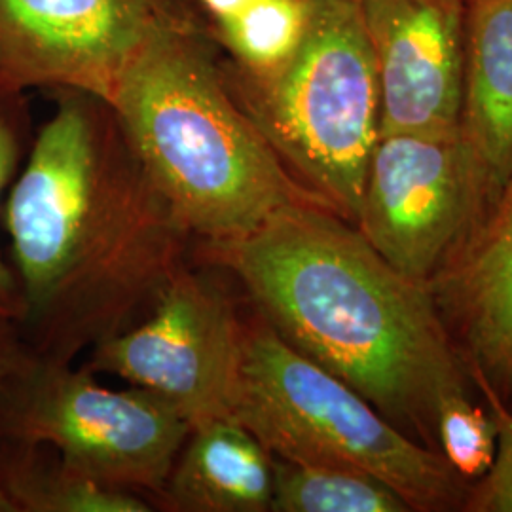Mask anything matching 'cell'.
<instances>
[{"instance_id":"20","label":"cell","mask_w":512,"mask_h":512,"mask_svg":"<svg viewBox=\"0 0 512 512\" xmlns=\"http://www.w3.org/2000/svg\"><path fill=\"white\" fill-rule=\"evenodd\" d=\"M29 351L19 338L16 325H0V384L29 361Z\"/></svg>"},{"instance_id":"6","label":"cell","mask_w":512,"mask_h":512,"mask_svg":"<svg viewBox=\"0 0 512 512\" xmlns=\"http://www.w3.org/2000/svg\"><path fill=\"white\" fill-rule=\"evenodd\" d=\"M188 433L171 404L103 387L88 366L29 357L0 384V440L50 446L82 475L135 494L162 497Z\"/></svg>"},{"instance_id":"21","label":"cell","mask_w":512,"mask_h":512,"mask_svg":"<svg viewBox=\"0 0 512 512\" xmlns=\"http://www.w3.org/2000/svg\"><path fill=\"white\" fill-rule=\"evenodd\" d=\"M202 6L203 12L211 18V21L232 18L243 8H247L253 0H196Z\"/></svg>"},{"instance_id":"7","label":"cell","mask_w":512,"mask_h":512,"mask_svg":"<svg viewBox=\"0 0 512 512\" xmlns=\"http://www.w3.org/2000/svg\"><path fill=\"white\" fill-rule=\"evenodd\" d=\"M203 29L196 0H0V82L110 103L158 38Z\"/></svg>"},{"instance_id":"10","label":"cell","mask_w":512,"mask_h":512,"mask_svg":"<svg viewBox=\"0 0 512 512\" xmlns=\"http://www.w3.org/2000/svg\"><path fill=\"white\" fill-rule=\"evenodd\" d=\"M357 4L380 76V135L459 129L467 0Z\"/></svg>"},{"instance_id":"16","label":"cell","mask_w":512,"mask_h":512,"mask_svg":"<svg viewBox=\"0 0 512 512\" xmlns=\"http://www.w3.org/2000/svg\"><path fill=\"white\" fill-rule=\"evenodd\" d=\"M310 0H253L232 18L211 21L209 33L245 73H272L300 46Z\"/></svg>"},{"instance_id":"12","label":"cell","mask_w":512,"mask_h":512,"mask_svg":"<svg viewBox=\"0 0 512 512\" xmlns=\"http://www.w3.org/2000/svg\"><path fill=\"white\" fill-rule=\"evenodd\" d=\"M272 494V454L236 418H215L190 427L162 503L171 511L264 512Z\"/></svg>"},{"instance_id":"14","label":"cell","mask_w":512,"mask_h":512,"mask_svg":"<svg viewBox=\"0 0 512 512\" xmlns=\"http://www.w3.org/2000/svg\"><path fill=\"white\" fill-rule=\"evenodd\" d=\"M0 492L10 512H148L141 494L82 475L44 444L0 440Z\"/></svg>"},{"instance_id":"17","label":"cell","mask_w":512,"mask_h":512,"mask_svg":"<svg viewBox=\"0 0 512 512\" xmlns=\"http://www.w3.org/2000/svg\"><path fill=\"white\" fill-rule=\"evenodd\" d=\"M444 459L461 476H486L497 452V427L482 410L467 399L454 395L440 406L437 416Z\"/></svg>"},{"instance_id":"1","label":"cell","mask_w":512,"mask_h":512,"mask_svg":"<svg viewBox=\"0 0 512 512\" xmlns=\"http://www.w3.org/2000/svg\"><path fill=\"white\" fill-rule=\"evenodd\" d=\"M2 209L31 357L73 363L131 327L186 264L190 236L109 103L55 90Z\"/></svg>"},{"instance_id":"18","label":"cell","mask_w":512,"mask_h":512,"mask_svg":"<svg viewBox=\"0 0 512 512\" xmlns=\"http://www.w3.org/2000/svg\"><path fill=\"white\" fill-rule=\"evenodd\" d=\"M29 112L25 92L0 82V203L18 173L27 152ZM2 217V209H0ZM21 317V294L16 274L0 251V325H18Z\"/></svg>"},{"instance_id":"5","label":"cell","mask_w":512,"mask_h":512,"mask_svg":"<svg viewBox=\"0 0 512 512\" xmlns=\"http://www.w3.org/2000/svg\"><path fill=\"white\" fill-rule=\"evenodd\" d=\"M232 418L274 458L361 471L412 511L458 501L454 469L408 439L353 387L289 346L258 313L243 319Z\"/></svg>"},{"instance_id":"9","label":"cell","mask_w":512,"mask_h":512,"mask_svg":"<svg viewBox=\"0 0 512 512\" xmlns=\"http://www.w3.org/2000/svg\"><path fill=\"white\" fill-rule=\"evenodd\" d=\"M243 319L211 277L184 264L148 317L92 348L88 368L150 391L190 427L232 418Z\"/></svg>"},{"instance_id":"11","label":"cell","mask_w":512,"mask_h":512,"mask_svg":"<svg viewBox=\"0 0 512 512\" xmlns=\"http://www.w3.org/2000/svg\"><path fill=\"white\" fill-rule=\"evenodd\" d=\"M431 287L440 308L452 313L484 384L511 393L512 173Z\"/></svg>"},{"instance_id":"19","label":"cell","mask_w":512,"mask_h":512,"mask_svg":"<svg viewBox=\"0 0 512 512\" xmlns=\"http://www.w3.org/2000/svg\"><path fill=\"white\" fill-rule=\"evenodd\" d=\"M494 404V423L497 427V452L492 469L473 501V509L482 512H512V414L497 403L495 393L490 391Z\"/></svg>"},{"instance_id":"8","label":"cell","mask_w":512,"mask_h":512,"mask_svg":"<svg viewBox=\"0 0 512 512\" xmlns=\"http://www.w3.org/2000/svg\"><path fill=\"white\" fill-rule=\"evenodd\" d=\"M490 207L488 184L461 128L380 135L355 226L412 279L431 283Z\"/></svg>"},{"instance_id":"3","label":"cell","mask_w":512,"mask_h":512,"mask_svg":"<svg viewBox=\"0 0 512 512\" xmlns=\"http://www.w3.org/2000/svg\"><path fill=\"white\" fill-rule=\"evenodd\" d=\"M211 46L209 29L158 38L109 105L184 232L222 243L285 207L327 203L294 179L241 110Z\"/></svg>"},{"instance_id":"15","label":"cell","mask_w":512,"mask_h":512,"mask_svg":"<svg viewBox=\"0 0 512 512\" xmlns=\"http://www.w3.org/2000/svg\"><path fill=\"white\" fill-rule=\"evenodd\" d=\"M270 511L404 512L412 509L387 484L361 471L274 458Z\"/></svg>"},{"instance_id":"4","label":"cell","mask_w":512,"mask_h":512,"mask_svg":"<svg viewBox=\"0 0 512 512\" xmlns=\"http://www.w3.org/2000/svg\"><path fill=\"white\" fill-rule=\"evenodd\" d=\"M222 78L294 179L355 224L380 139L382 90L357 0H310L300 46L272 73Z\"/></svg>"},{"instance_id":"13","label":"cell","mask_w":512,"mask_h":512,"mask_svg":"<svg viewBox=\"0 0 512 512\" xmlns=\"http://www.w3.org/2000/svg\"><path fill=\"white\" fill-rule=\"evenodd\" d=\"M459 128L492 205L512 173V0H467Z\"/></svg>"},{"instance_id":"2","label":"cell","mask_w":512,"mask_h":512,"mask_svg":"<svg viewBox=\"0 0 512 512\" xmlns=\"http://www.w3.org/2000/svg\"><path fill=\"white\" fill-rule=\"evenodd\" d=\"M202 247L289 346L403 433H437L442 403L467 393L431 283L401 274L327 205L285 207L243 238Z\"/></svg>"}]
</instances>
